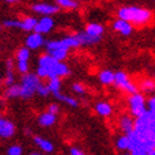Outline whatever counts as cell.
I'll use <instances>...</instances> for the list:
<instances>
[{"label": "cell", "instance_id": "cell-1", "mask_svg": "<svg viewBox=\"0 0 155 155\" xmlns=\"http://www.w3.org/2000/svg\"><path fill=\"white\" fill-rule=\"evenodd\" d=\"M117 18L130 23L133 27H145L151 23L154 15L153 12L146 8L136 5H125L119 8Z\"/></svg>", "mask_w": 155, "mask_h": 155}, {"label": "cell", "instance_id": "cell-29", "mask_svg": "<svg viewBox=\"0 0 155 155\" xmlns=\"http://www.w3.org/2000/svg\"><path fill=\"white\" fill-rule=\"evenodd\" d=\"M2 24H3L4 28H19L20 29V20L5 19V20H3Z\"/></svg>", "mask_w": 155, "mask_h": 155}, {"label": "cell", "instance_id": "cell-38", "mask_svg": "<svg viewBox=\"0 0 155 155\" xmlns=\"http://www.w3.org/2000/svg\"><path fill=\"white\" fill-rule=\"evenodd\" d=\"M122 155H131L130 151H125V153H122Z\"/></svg>", "mask_w": 155, "mask_h": 155}, {"label": "cell", "instance_id": "cell-37", "mask_svg": "<svg viewBox=\"0 0 155 155\" xmlns=\"http://www.w3.org/2000/svg\"><path fill=\"white\" fill-rule=\"evenodd\" d=\"M29 155H42V154H39V153H30Z\"/></svg>", "mask_w": 155, "mask_h": 155}, {"label": "cell", "instance_id": "cell-16", "mask_svg": "<svg viewBox=\"0 0 155 155\" xmlns=\"http://www.w3.org/2000/svg\"><path fill=\"white\" fill-rule=\"evenodd\" d=\"M98 80L105 86H112L115 84V72L111 69H102L98 73Z\"/></svg>", "mask_w": 155, "mask_h": 155}, {"label": "cell", "instance_id": "cell-33", "mask_svg": "<svg viewBox=\"0 0 155 155\" xmlns=\"http://www.w3.org/2000/svg\"><path fill=\"white\" fill-rule=\"evenodd\" d=\"M4 84L6 87H10L13 84H15V78H14V73L13 72H6V76L4 78Z\"/></svg>", "mask_w": 155, "mask_h": 155}, {"label": "cell", "instance_id": "cell-23", "mask_svg": "<svg viewBox=\"0 0 155 155\" xmlns=\"http://www.w3.org/2000/svg\"><path fill=\"white\" fill-rule=\"evenodd\" d=\"M139 90L144 94H153L155 91V81L151 78H143L139 83Z\"/></svg>", "mask_w": 155, "mask_h": 155}, {"label": "cell", "instance_id": "cell-20", "mask_svg": "<svg viewBox=\"0 0 155 155\" xmlns=\"http://www.w3.org/2000/svg\"><path fill=\"white\" fill-rule=\"evenodd\" d=\"M33 141H34V144L39 148L42 151H44V153H52L53 150H54V145L49 141V140H47V139H44V137H41V136H34L33 137Z\"/></svg>", "mask_w": 155, "mask_h": 155}, {"label": "cell", "instance_id": "cell-17", "mask_svg": "<svg viewBox=\"0 0 155 155\" xmlns=\"http://www.w3.org/2000/svg\"><path fill=\"white\" fill-rule=\"evenodd\" d=\"M95 111L102 117H108L112 114V106L107 101H100L95 104Z\"/></svg>", "mask_w": 155, "mask_h": 155}, {"label": "cell", "instance_id": "cell-36", "mask_svg": "<svg viewBox=\"0 0 155 155\" xmlns=\"http://www.w3.org/2000/svg\"><path fill=\"white\" fill-rule=\"evenodd\" d=\"M69 154H71V155H84V153L82 150H80L78 148H71Z\"/></svg>", "mask_w": 155, "mask_h": 155}, {"label": "cell", "instance_id": "cell-9", "mask_svg": "<svg viewBox=\"0 0 155 155\" xmlns=\"http://www.w3.org/2000/svg\"><path fill=\"white\" fill-rule=\"evenodd\" d=\"M49 76L48 78H62V77H66L71 73V69L69 67L64 63V62H58L57 64H54L51 69H49Z\"/></svg>", "mask_w": 155, "mask_h": 155}, {"label": "cell", "instance_id": "cell-2", "mask_svg": "<svg viewBox=\"0 0 155 155\" xmlns=\"http://www.w3.org/2000/svg\"><path fill=\"white\" fill-rule=\"evenodd\" d=\"M42 83L41 78L35 73H27L24 76H21L20 80V87H21V98L28 100L30 97H33L34 94H37L38 86Z\"/></svg>", "mask_w": 155, "mask_h": 155}, {"label": "cell", "instance_id": "cell-15", "mask_svg": "<svg viewBox=\"0 0 155 155\" xmlns=\"http://www.w3.org/2000/svg\"><path fill=\"white\" fill-rule=\"evenodd\" d=\"M58 63V61L54 59L49 53H44V54H41L39 58H38V67H43L45 68L47 71L49 72V69L54 66V64H57ZM49 76V73H48Z\"/></svg>", "mask_w": 155, "mask_h": 155}, {"label": "cell", "instance_id": "cell-3", "mask_svg": "<svg viewBox=\"0 0 155 155\" xmlns=\"http://www.w3.org/2000/svg\"><path fill=\"white\" fill-rule=\"evenodd\" d=\"M129 108H130V114L134 119H140L148 112V101L143 94H136L130 96L129 100Z\"/></svg>", "mask_w": 155, "mask_h": 155}, {"label": "cell", "instance_id": "cell-14", "mask_svg": "<svg viewBox=\"0 0 155 155\" xmlns=\"http://www.w3.org/2000/svg\"><path fill=\"white\" fill-rule=\"evenodd\" d=\"M56 121H57V116L48 112V111L42 112L38 116V124H39L42 127H51L56 124Z\"/></svg>", "mask_w": 155, "mask_h": 155}, {"label": "cell", "instance_id": "cell-19", "mask_svg": "<svg viewBox=\"0 0 155 155\" xmlns=\"http://www.w3.org/2000/svg\"><path fill=\"white\" fill-rule=\"evenodd\" d=\"M76 37H77V39H78L81 45H94V44H96V43H98L100 41H101V38L91 37V35H88L86 32H84V30L76 33Z\"/></svg>", "mask_w": 155, "mask_h": 155}, {"label": "cell", "instance_id": "cell-21", "mask_svg": "<svg viewBox=\"0 0 155 155\" xmlns=\"http://www.w3.org/2000/svg\"><path fill=\"white\" fill-rule=\"evenodd\" d=\"M115 145H116V148H117L120 151H129L130 150V145H131V141H130V137L127 135H120L116 137V140H115Z\"/></svg>", "mask_w": 155, "mask_h": 155}, {"label": "cell", "instance_id": "cell-11", "mask_svg": "<svg viewBox=\"0 0 155 155\" xmlns=\"http://www.w3.org/2000/svg\"><path fill=\"white\" fill-rule=\"evenodd\" d=\"M111 27H112V29L115 30V32H117V33H120L121 35H124V37H127V35H130L131 33H133V30H134V27L130 24V23H127V21H125V20H122V19H115L114 21H112V24H111Z\"/></svg>", "mask_w": 155, "mask_h": 155}, {"label": "cell", "instance_id": "cell-22", "mask_svg": "<svg viewBox=\"0 0 155 155\" xmlns=\"http://www.w3.org/2000/svg\"><path fill=\"white\" fill-rule=\"evenodd\" d=\"M38 24V19H35L34 17H25L20 20V29L25 30V32H34V29Z\"/></svg>", "mask_w": 155, "mask_h": 155}, {"label": "cell", "instance_id": "cell-5", "mask_svg": "<svg viewBox=\"0 0 155 155\" xmlns=\"http://www.w3.org/2000/svg\"><path fill=\"white\" fill-rule=\"evenodd\" d=\"M29 57H30V49L27 47H21L15 53V59H17V69L24 76L29 73Z\"/></svg>", "mask_w": 155, "mask_h": 155}, {"label": "cell", "instance_id": "cell-32", "mask_svg": "<svg viewBox=\"0 0 155 155\" xmlns=\"http://www.w3.org/2000/svg\"><path fill=\"white\" fill-rule=\"evenodd\" d=\"M37 94L39 95V96H42V97H47L49 94H51V91H49V88H48V86L47 84H44L43 82L38 86V90H37Z\"/></svg>", "mask_w": 155, "mask_h": 155}, {"label": "cell", "instance_id": "cell-4", "mask_svg": "<svg viewBox=\"0 0 155 155\" xmlns=\"http://www.w3.org/2000/svg\"><path fill=\"white\" fill-rule=\"evenodd\" d=\"M116 88H119L124 92H126L130 96L139 94V86L135 84L129 78V76L125 71H117L115 72V84Z\"/></svg>", "mask_w": 155, "mask_h": 155}, {"label": "cell", "instance_id": "cell-35", "mask_svg": "<svg viewBox=\"0 0 155 155\" xmlns=\"http://www.w3.org/2000/svg\"><path fill=\"white\" fill-rule=\"evenodd\" d=\"M47 111L57 116V115H58V112H59V106H58V105H56V104H51V105L48 106V108H47Z\"/></svg>", "mask_w": 155, "mask_h": 155}, {"label": "cell", "instance_id": "cell-13", "mask_svg": "<svg viewBox=\"0 0 155 155\" xmlns=\"http://www.w3.org/2000/svg\"><path fill=\"white\" fill-rule=\"evenodd\" d=\"M84 32H86L88 35L95 37V38H102V34L105 32V28L102 24L100 23H88L84 28Z\"/></svg>", "mask_w": 155, "mask_h": 155}, {"label": "cell", "instance_id": "cell-6", "mask_svg": "<svg viewBox=\"0 0 155 155\" xmlns=\"http://www.w3.org/2000/svg\"><path fill=\"white\" fill-rule=\"evenodd\" d=\"M34 13L42 14L43 17H51L52 14H56L59 12V6L57 4H48V3H37L30 6Z\"/></svg>", "mask_w": 155, "mask_h": 155}, {"label": "cell", "instance_id": "cell-25", "mask_svg": "<svg viewBox=\"0 0 155 155\" xmlns=\"http://www.w3.org/2000/svg\"><path fill=\"white\" fill-rule=\"evenodd\" d=\"M47 86L51 91V94L57 96L58 94H61V78H51L47 83Z\"/></svg>", "mask_w": 155, "mask_h": 155}, {"label": "cell", "instance_id": "cell-39", "mask_svg": "<svg viewBox=\"0 0 155 155\" xmlns=\"http://www.w3.org/2000/svg\"><path fill=\"white\" fill-rule=\"evenodd\" d=\"M150 155H155V150H153V151L150 153Z\"/></svg>", "mask_w": 155, "mask_h": 155}, {"label": "cell", "instance_id": "cell-26", "mask_svg": "<svg viewBox=\"0 0 155 155\" xmlns=\"http://www.w3.org/2000/svg\"><path fill=\"white\" fill-rule=\"evenodd\" d=\"M56 4L59 8H63V9H77L78 8V2H73V0H57Z\"/></svg>", "mask_w": 155, "mask_h": 155}, {"label": "cell", "instance_id": "cell-10", "mask_svg": "<svg viewBox=\"0 0 155 155\" xmlns=\"http://www.w3.org/2000/svg\"><path fill=\"white\" fill-rule=\"evenodd\" d=\"M54 27V20L52 17H42L41 19H38V24L34 29V33L38 34H47Z\"/></svg>", "mask_w": 155, "mask_h": 155}, {"label": "cell", "instance_id": "cell-28", "mask_svg": "<svg viewBox=\"0 0 155 155\" xmlns=\"http://www.w3.org/2000/svg\"><path fill=\"white\" fill-rule=\"evenodd\" d=\"M130 154L131 155H150V153L146 150V149H144L143 146H140V145H135V144H131L130 145Z\"/></svg>", "mask_w": 155, "mask_h": 155}, {"label": "cell", "instance_id": "cell-7", "mask_svg": "<svg viewBox=\"0 0 155 155\" xmlns=\"http://www.w3.org/2000/svg\"><path fill=\"white\" fill-rule=\"evenodd\" d=\"M119 127L124 135H131L135 130V120L131 115H122L119 119Z\"/></svg>", "mask_w": 155, "mask_h": 155}, {"label": "cell", "instance_id": "cell-27", "mask_svg": "<svg viewBox=\"0 0 155 155\" xmlns=\"http://www.w3.org/2000/svg\"><path fill=\"white\" fill-rule=\"evenodd\" d=\"M68 53H69V51H67V49H56V51L49 52L51 56L58 62H63L68 57Z\"/></svg>", "mask_w": 155, "mask_h": 155}, {"label": "cell", "instance_id": "cell-18", "mask_svg": "<svg viewBox=\"0 0 155 155\" xmlns=\"http://www.w3.org/2000/svg\"><path fill=\"white\" fill-rule=\"evenodd\" d=\"M3 97L5 100H12V98H18L20 97L21 98V87L20 84L15 83L10 87H6L3 92Z\"/></svg>", "mask_w": 155, "mask_h": 155}, {"label": "cell", "instance_id": "cell-8", "mask_svg": "<svg viewBox=\"0 0 155 155\" xmlns=\"http://www.w3.org/2000/svg\"><path fill=\"white\" fill-rule=\"evenodd\" d=\"M47 41L44 39V37L42 34H38V33H33V34H29L25 38V42H24V47H27L28 49H38L45 45Z\"/></svg>", "mask_w": 155, "mask_h": 155}, {"label": "cell", "instance_id": "cell-31", "mask_svg": "<svg viewBox=\"0 0 155 155\" xmlns=\"http://www.w3.org/2000/svg\"><path fill=\"white\" fill-rule=\"evenodd\" d=\"M72 91L77 95H84L86 94V87H84V84L76 82V83L72 84Z\"/></svg>", "mask_w": 155, "mask_h": 155}, {"label": "cell", "instance_id": "cell-12", "mask_svg": "<svg viewBox=\"0 0 155 155\" xmlns=\"http://www.w3.org/2000/svg\"><path fill=\"white\" fill-rule=\"evenodd\" d=\"M15 131H17V129H15L14 122L5 117L0 119V136L3 139H10L12 136H14Z\"/></svg>", "mask_w": 155, "mask_h": 155}, {"label": "cell", "instance_id": "cell-30", "mask_svg": "<svg viewBox=\"0 0 155 155\" xmlns=\"http://www.w3.org/2000/svg\"><path fill=\"white\" fill-rule=\"evenodd\" d=\"M21 154H23V148L20 145H12L6 150V155H21Z\"/></svg>", "mask_w": 155, "mask_h": 155}, {"label": "cell", "instance_id": "cell-24", "mask_svg": "<svg viewBox=\"0 0 155 155\" xmlns=\"http://www.w3.org/2000/svg\"><path fill=\"white\" fill-rule=\"evenodd\" d=\"M54 97H56L58 101L63 102L64 105H68V106H71V107H77V106H78V101H77L74 97L67 96V95H62V92H61V94H58L57 96H54Z\"/></svg>", "mask_w": 155, "mask_h": 155}, {"label": "cell", "instance_id": "cell-34", "mask_svg": "<svg viewBox=\"0 0 155 155\" xmlns=\"http://www.w3.org/2000/svg\"><path fill=\"white\" fill-rule=\"evenodd\" d=\"M14 69V61L12 58H8L5 61V71L6 72H13Z\"/></svg>", "mask_w": 155, "mask_h": 155}]
</instances>
